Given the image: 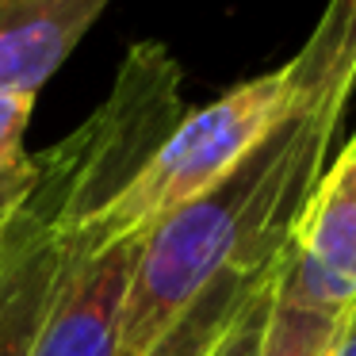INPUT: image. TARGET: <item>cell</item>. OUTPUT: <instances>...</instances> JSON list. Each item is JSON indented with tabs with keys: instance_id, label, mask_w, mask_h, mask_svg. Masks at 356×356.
<instances>
[{
	"instance_id": "obj_1",
	"label": "cell",
	"mask_w": 356,
	"mask_h": 356,
	"mask_svg": "<svg viewBox=\"0 0 356 356\" xmlns=\"http://www.w3.org/2000/svg\"><path fill=\"white\" fill-rule=\"evenodd\" d=\"M295 65L302 88L284 123L215 188L146 234L119 322V356H142L215 276L261 272L284 257L356 92V54L322 24Z\"/></svg>"
},
{
	"instance_id": "obj_2",
	"label": "cell",
	"mask_w": 356,
	"mask_h": 356,
	"mask_svg": "<svg viewBox=\"0 0 356 356\" xmlns=\"http://www.w3.org/2000/svg\"><path fill=\"white\" fill-rule=\"evenodd\" d=\"M299 65H287L261 77H249L222 92L215 104L195 108L172 127V134L154 149L134 180L81 230L58 238L62 249L96 253L123 238H146L154 226L177 215L184 203L215 188L245 154H253L299 100Z\"/></svg>"
},
{
	"instance_id": "obj_3",
	"label": "cell",
	"mask_w": 356,
	"mask_h": 356,
	"mask_svg": "<svg viewBox=\"0 0 356 356\" xmlns=\"http://www.w3.org/2000/svg\"><path fill=\"white\" fill-rule=\"evenodd\" d=\"M276 295L330 322H345L356 307V131L322 169L295 222Z\"/></svg>"
},
{
	"instance_id": "obj_4",
	"label": "cell",
	"mask_w": 356,
	"mask_h": 356,
	"mask_svg": "<svg viewBox=\"0 0 356 356\" xmlns=\"http://www.w3.org/2000/svg\"><path fill=\"white\" fill-rule=\"evenodd\" d=\"M146 238H123L96 253L58 245V276L27 356H119V322Z\"/></svg>"
},
{
	"instance_id": "obj_5",
	"label": "cell",
	"mask_w": 356,
	"mask_h": 356,
	"mask_svg": "<svg viewBox=\"0 0 356 356\" xmlns=\"http://www.w3.org/2000/svg\"><path fill=\"white\" fill-rule=\"evenodd\" d=\"M111 0H0V96H39Z\"/></svg>"
},
{
	"instance_id": "obj_6",
	"label": "cell",
	"mask_w": 356,
	"mask_h": 356,
	"mask_svg": "<svg viewBox=\"0 0 356 356\" xmlns=\"http://www.w3.org/2000/svg\"><path fill=\"white\" fill-rule=\"evenodd\" d=\"M16 261L0 284V356H27L58 276V234L39 207L16 215Z\"/></svg>"
},
{
	"instance_id": "obj_7",
	"label": "cell",
	"mask_w": 356,
	"mask_h": 356,
	"mask_svg": "<svg viewBox=\"0 0 356 356\" xmlns=\"http://www.w3.org/2000/svg\"><path fill=\"white\" fill-rule=\"evenodd\" d=\"M280 261L261 272H222V276H215L142 356H211L218 348V341L226 337V330L234 325V318L241 314V307L249 302V295L280 268Z\"/></svg>"
},
{
	"instance_id": "obj_8",
	"label": "cell",
	"mask_w": 356,
	"mask_h": 356,
	"mask_svg": "<svg viewBox=\"0 0 356 356\" xmlns=\"http://www.w3.org/2000/svg\"><path fill=\"white\" fill-rule=\"evenodd\" d=\"M31 111H35V96L24 92L0 96V238L16 222V215L35 192V180H39L35 154H27L24 146Z\"/></svg>"
},
{
	"instance_id": "obj_9",
	"label": "cell",
	"mask_w": 356,
	"mask_h": 356,
	"mask_svg": "<svg viewBox=\"0 0 356 356\" xmlns=\"http://www.w3.org/2000/svg\"><path fill=\"white\" fill-rule=\"evenodd\" d=\"M337 333H341V322L310 314V310L272 295L261 356H330L333 345H337Z\"/></svg>"
},
{
	"instance_id": "obj_10",
	"label": "cell",
	"mask_w": 356,
	"mask_h": 356,
	"mask_svg": "<svg viewBox=\"0 0 356 356\" xmlns=\"http://www.w3.org/2000/svg\"><path fill=\"white\" fill-rule=\"evenodd\" d=\"M276 276L280 268L249 295V302L241 307V314L234 318V325L226 330V337L218 341V348L211 356H261V341H264V325H268V310H272V295H276Z\"/></svg>"
},
{
	"instance_id": "obj_11",
	"label": "cell",
	"mask_w": 356,
	"mask_h": 356,
	"mask_svg": "<svg viewBox=\"0 0 356 356\" xmlns=\"http://www.w3.org/2000/svg\"><path fill=\"white\" fill-rule=\"evenodd\" d=\"M318 24H322L345 50L356 54V0H330Z\"/></svg>"
},
{
	"instance_id": "obj_12",
	"label": "cell",
	"mask_w": 356,
	"mask_h": 356,
	"mask_svg": "<svg viewBox=\"0 0 356 356\" xmlns=\"http://www.w3.org/2000/svg\"><path fill=\"white\" fill-rule=\"evenodd\" d=\"M330 356H356V307L345 314L341 322V333H337V345H333Z\"/></svg>"
},
{
	"instance_id": "obj_13",
	"label": "cell",
	"mask_w": 356,
	"mask_h": 356,
	"mask_svg": "<svg viewBox=\"0 0 356 356\" xmlns=\"http://www.w3.org/2000/svg\"><path fill=\"white\" fill-rule=\"evenodd\" d=\"M16 245H19V238H16V222H12L8 234L0 238V284H4V276H8L12 261H16Z\"/></svg>"
}]
</instances>
